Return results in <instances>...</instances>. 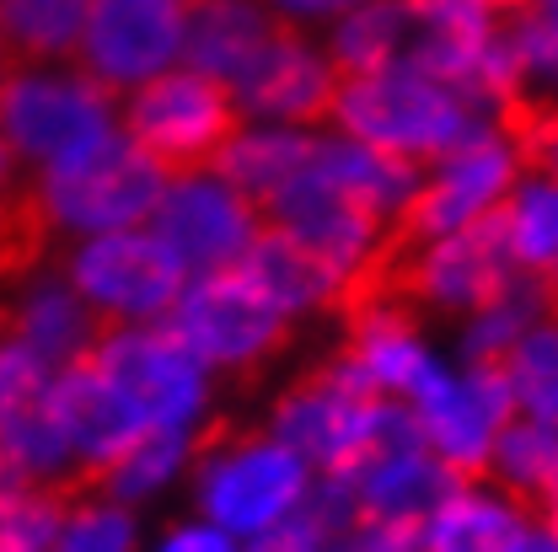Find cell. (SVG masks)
Returning a JSON list of instances; mask_svg holds the SVG:
<instances>
[{"label":"cell","instance_id":"5","mask_svg":"<svg viewBox=\"0 0 558 552\" xmlns=\"http://www.w3.org/2000/svg\"><path fill=\"white\" fill-rule=\"evenodd\" d=\"M113 124V91L81 70L11 65L0 75V139L16 161L60 167L92 150Z\"/></svg>","mask_w":558,"mask_h":552},{"label":"cell","instance_id":"4","mask_svg":"<svg viewBox=\"0 0 558 552\" xmlns=\"http://www.w3.org/2000/svg\"><path fill=\"white\" fill-rule=\"evenodd\" d=\"M199 478V504L220 531H264L306 499V462L275 434H236L231 418H215L189 445Z\"/></svg>","mask_w":558,"mask_h":552},{"label":"cell","instance_id":"21","mask_svg":"<svg viewBox=\"0 0 558 552\" xmlns=\"http://www.w3.org/2000/svg\"><path fill=\"white\" fill-rule=\"evenodd\" d=\"M231 269L247 279L264 300H275L290 322L306 317V311H317V306H328V290H333L328 274H323V263L301 242H290L284 231H275V225H264Z\"/></svg>","mask_w":558,"mask_h":552},{"label":"cell","instance_id":"25","mask_svg":"<svg viewBox=\"0 0 558 552\" xmlns=\"http://www.w3.org/2000/svg\"><path fill=\"white\" fill-rule=\"evenodd\" d=\"M189 445H194V434H189V429L145 424L119 456L92 462V473H97V499H108V504H130V499L156 493V488L189 462Z\"/></svg>","mask_w":558,"mask_h":552},{"label":"cell","instance_id":"36","mask_svg":"<svg viewBox=\"0 0 558 552\" xmlns=\"http://www.w3.org/2000/svg\"><path fill=\"white\" fill-rule=\"evenodd\" d=\"M11 161H16V156H11V145H5V139H0V183H5V177H11Z\"/></svg>","mask_w":558,"mask_h":552},{"label":"cell","instance_id":"20","mask_svg":"<svg viewBox=\"0 0 558 552\" xmlns=\"http://www.w3.org/2000/svg\"><path fill=\"white\" fill-rule=\"evenodd\" d=\"M60 220L49 214L38 172H16L0 183V300H11L22 284L49 269Z\"/></svg>","mask_w":558,"mask_h":552},{"label":"cell","instance_id":"39","mask_svg":"<svg viewBox=\"0 0 558 552\" xmlns=\"http://www.w3.org/2000/svg\"><path fill=\"white\" fill-rule=\"evenodd\" d=\"M0 333H5V300H0Z\"/></svg>","mask_w":558,"mask_h":552},{"label":"cell","instance_id":"11","mask_svg":"<svg viewBox=\"0 0 558 552\" xmlns=\"http://www.w3.org/2000/svg\"><path fill=\"white\" fill-rule=\"evenodd\" d=\"M183 279L189 269L150 231H97L70 258V290L113 322L167 317L172 300L183 295Z\"/></svg>","mask_w":558,"mask_h":552},{"label":"cell","instance_id":"19","mask_svg":"<svg viewBox=\"0 0 558 552\" xmlns=\"http://www.w3.org/2000/svg\"><path fill=\"white\" fill-rule=\"evenodd\" d=\"M54 414L65 424L70 451H75L81 467L119 456L140 429H145L135 408L92 370V359H75L65 370H54Z\"/></svg>","mask_w":558,"mask_h":552},{"label":"cell","instance_id":"2","mask_svg":"<svg viewBox=\"0 0 558 552\" xmlns=\"http://www.w3.org/2000/svg\"><path fill=\"white\" fill-rule=\"evenodd\" d=\"M521 172H526L521 139L494 119L488 130L468 135L451 150H440L424 167L414 199L398 209L387 220V231H381V253H409L418 242H435L446 231H462L473 220L499 214V205L510 199V188L521 183Z\"/></svg>","mask_w":558,"mask_h":552},{"label":"cell","instance_id":"9","mask_svg":"<svg viewBox=\"0 0 558 552\" xmlns=\"http://www.w3.org/2000/svg\"><path fill=\"white\" fill-rule=\"evenodd\" d=\"M86 359L135 408L140 424L189 429V418L205 408V365L172 328H124V322H113Z\"/></svg>","mask_w":558,"mask_h":552},{"label":"cell","instance_id":"10","mask_svg":"<svg viewBox=\"0 0 558 552\" xmlns=\"http://www.w3.org/2000/svg\"><path fill=\"white\" fill-rule=\"evenodd\" d=\"M424 445L457 473L488 478V456L515 418V397L499 365H440V376L409 403Z\"/></svg>","mask_w":558,"mask_h":552},{"label":"cell","instance_id":"14","mask_svg":"<svg viewBox=\"0 0 558 552\" xmlns=\"http://www.w3.org/2000/svg\"><path fill=\"white\" fill-rule=\"evenodd\" d=\"M242 113H264L284 124H333V91H339V70L328 65V54H317L301 33V22H284L275 44L231 81Z\"/></svg>","mask_w":558,"mask_h":552},{"label":"cell","instance_id":"12","mask_svg":"<svg viewBox=\"0 0 558 552\" xmlns=\"http://www.w3.org/2000/svg\"><path fill=\"white\" fill-rule=\"evenodd\" d=\"M183 27H189L183 0H92L75 44V70L119 97L124 86L161 75L183 54Z\"/></svg>","mask_w":558,"mask_h":552},{"label":"cell","instance_id":"27","mask_svg":"<svg viewBox=\"0 0 558 552\" xmlns=\"http://www.w3.org/2000/svg\"><path fill=\"white\" fill-rule=\"evenodd\" d=\"M499 225L510 242L515 269L543 279L558 263V177L554 172H521V183L510 188V199L499 205Z\"/></svg>","mask_w":558,"mask_h":552},{"label":"cell","instance_id":"3","mask_svg":"<svg viewBox=\"0 0 558 552\" xmlns=\"http://www.w3.org/2000/svg\"><path fill=\"white\" fill-rule=\"evenodd\" d=\"M124 135L150 156L161 177H199L215 172L220 150L242 135V102L205 70H161L130 91Z\"/></svg>","mask_w":558,"mask_h":552},{"label":"cell","instance_id":"28","mask_svg":"<svg viewBox=\"0 0 558 552\" xmlns=\"http://www.w3.org/2000/svg\"><path fill=\"white\" fill-rule=\"evenodd\" d=\"M409 38H414V16L398 0H365V5L344 11V22L333 27L328 65L339 70V75L387 70L409 54Z\"/></svg>","mask_w":558,"mask_h":552},{"label":"cell","instance_id":"18","mask_svg":"<svg viewBox=\"0 0 558 552\" xmlns=\"http://www.w3.org/2000/svg\"><path fill=\"white\" fill-rule=\"evenodd\" d=\"M284 22L290 16L264 11L258 0H199L189 11V27H183V54H189L194 70H205V75L231 86L275 44V33Z\"/></svg>","mask_w":558,"mask_h":552},{"label":"cell","instance_id":"6","mask_svg":"<svg viewBox=\"0 0 558 552\" xmlns=\"http://www.w3.org/2000/svg\"><path fill=\"white\" fill-rule=\"evenodd\" d=\"M376 408H381V392L349 365L344 354H333L317 370H306L275 403L269 434L284 440L323 478H344L365 451Z\"/></svg>","mask_w":558,"mask_h":552},{"label":"cell","instance_id":"8","mask_svg":"<svg viewBox=\"0 0 558 552\" xmlns=\"http://www.w3.org/2000/svg\"><path fill=\"white\" fill-rule=\"evenodd\" d=\"M161 328H172L194 348L199 365H220V370H258L290 344V317L275 300H264L236 269L199 274L172 300Z\"/></svg>","mask_w":558,"mask_h":552},{"label":"cell","instance_id":"1","mask_svg":"<svg viewBox=\"0 0 558 552\" xmlns=\"http://www.w3.org/2000/svg\"><path fill=\"white\" fill-rule=\"evenodd\" d=\"M333 124L349 139H365L376 150H392V156H409L418 167H429L440 150L488 130L494 113L484 102H473L468 91H457V86L409 65V60H398L387 70L339 75Z\"/></svg>","mask_w":558,"mask_h":552},{"label":"cell","instance_id":"31","mask_svg":"<svg viewBox=\"0 0 558 552\" xmlns=\"http://www.w3.org/2000/svg\"><path fill=\"white\" fill-rule=\"evenodd\" d=\"M499 124L521 139V156L532 172L558 177V97L554 102H515L510 113H499Z\"/></svg>","mask_w":558,"mask_h":552},{"label":"cell","instance_id":"30","mask_svg":"<svg viewBox=\"0 0 558 552\" xmlns=\"http://www.w3.org/2000/svg\"><path fill=\"white\" fill-rule=\"evenodd\" d=\"M60 552H130L135 548V520L124 504H108V499H86L75 504L60 526Z\"/></svg>","mask_w":558,"mask_h":552},{"label":"cell","instance_id":"24","mask_svg":"<svg viewBox=\"0 0 558 552\" xmlns=\"http://www.w3.org/2000/svg\"><path fill=\"white\" fill-rule=\"evenodd\" d=\"M488 483H499L510 499H521L526 510L558 504V429L537 418H510V429L499 434L494 456H488Z\"/></svg>","mask_w":558,"mask_h":552},{"label":"cell","instance_id":"13","mask_svg":"<svg viewBox=\"0 0 558 552\" xmlns=\"http://www.w3.org/2000/svg\"><path fill=\"white\" fill-rule=\"evenodd\" d=\"M150 236H161L189 274H220L247 253L264 220L220 177H178L150 209Z\"/></svg>","mask_w":558,"mask_h":552},{"label":"cell","instance_id":"35","mask_svg":"<svg viewBox=\"0 0 558 552\" xmlns=\"http://www.w3.org/2000/svg\"><path fill=\"white\" fill-rule=\"evenodd\" d=\"M510 552H558V537L548 531V520H526V531L510 542Z\"/></svg>","mask_w":558,"mask_h":552},{"label":"cell","instance_id":"7","mask_svg":"<svg viewBox=\"0 0 558 552\" xmlns=\"http://www.w3.org/2000/svg\"><path fill=\"white\" fill-rule=\"evenodd\" d=\"M38 183H44L49 214L75 231H130L140 220H150V209L167 194V177L150 167V156L113 130L92 150L70 156L60 167H44Z\"/></svg>","mask_w":558,"mask_h":552},{"label":"cell","instance_id":"23","mask_svg":"<svg viewBox=\"0 0 558 552\" xmlns=\"http://www.w3.org/2000/svg\"><path fill=\"white\" fill-rule=\"evenodd\" d=\"M554 311L548 284L532 274H515L488 306H478L473 317H462V365H505V354L521 344V333L532 322H543Z\"/></svg>","mask_w":558,"mask_h":552},{"label":"cell","instance_id":"17","mask_svg":"<svg viewBox=\"0 0 558 552\" xmlns=\"http://www.w3.org/2000/svg\"><path fill=\"white\" fill-rule=\"evenodd\" d=\"M532 510L488 478H462L418 526V552H510Z\"/></svg>","mask_w":558,"mask_h":552},{"label":"cell","instance_id":"15","mask_svg":"<svg viewBox=\"0 0 558 552\" xmlns=\"http://www.w3.org/2000/svg\"><path fill=\"white\" fill-rule=\"evenodd\" d=\"M108 328H113V317L92 311L70 284L33 279V284H22V290L5 300V333H0V339L27 344L49 370H65L75 359H86Z\"/></svg>","mask_w":558,"mask_h":552},{"label":"cell","instance_id":"29","mask_svg":"<svg viewBox=\"0 0 558 552\" xmlns=\"http://www.w3.org/2000/svg\"><path fill=\"white\" fill-rule=\"evenodd\" d=\"M499 370H505V381H510L515 414L558 429V306L543 322H532V328L521 333V344L505 354Z\"/></svg>","mask_w":558,"mask_h":552},{"label":"cell","instance_id":"33","mask_svg":"<svg viewBox=\"0 0 558 552\" xmlns=\"http://www.w3.org/2000/svg\"><path fill=\"white\" fill-rule=\"evenodd\" d=\"M161 552H236L231 548V531H220V526H183V531H172Z\"/></svg>","mask_w":558,"mask_h":552},{"label":"cell","instance_id":"40","mask_svg":"<svg viewBox=\"0 0 558 552\" xmlns=\"http://www.w3.org/2000/svg\"><path fill=\"white\" fill-rule=\"evenodd\" d=\"M0 75H5V70H0Z\"/></svg>","mask_w":558,"mask_h":552},{"label":"cell","instance_id":"34","mask_svg":"<svg viewBox=\"0 0 558 552\" xmlns=\"http://www.w3.org/2000/svg\"><path fill=\"white\" fill-rule=\"evenodd\" d=\"M279 16H290V22H312V16H339V11H354V5H365V0H275Z\"/></svg>","mask_w":558,"mask_h":552},{"label":"cell","instance_id":"22","mask_svg":"<svg viewBox=\"0 0 558 552\" xmlns=\"http://www.w3.org/2000/svg\"><path fill=\"white\" fill-rule=\"evenodd\" d=\"M312 156H317V139L306 135V130H258V135H236L220 150L215 177L231 183L247 205L258 209V220H264L269 199H275L284 183H295L306 172Z\"/></svg>","mask_w":558,"mask_h":552},{"label":"cell","instance_id":"37","mask_svg":"<svg viewBox=\"0 0 558 552\" xmlns=\"http://www.w3.org/2000/svg\"><path fill=\"white\" fill-rule=\"evenodd\" d=\"M543 284H548V295H554V306H558V263L548 269V274H543Z\"/></svg>","mask_w":558,"mask_h":552},{"label":"cell","instance_id":"16","mask_svg":"<svg viewBox=\"0 0 558 552\" xmlns=\"http://www.w3.org/2000/svg\"><path fill=\"white\" fill-rule=\"evenodd\" d=\"M344 483H349V493H354V510H360V515L424 526V515L462 483V478H457L424 440H414V445H398V451H381V456L360 462Z\"/></svg>","mask_w":558,"mask_h":552},{"label":"cell","instance_id":"38","mask_svg":"<svg viewBox=\"0 0 558 552\" xmlns=\"http://www.w3.org/2000/svg\"><path fill=\"white\" fill-rule=\"evenodd\" d=\"M548 531H554V537H558V504H554V510H548Z\"/></svg>","mask_w":558,"mask_h":552},{"label":"cell","instance_id":"26","mask_svg":"<svg viewBox=\"0 0 558 552\" xmlns=\"http://www.w3.org/2000/svg\"><path fill=\"white\" fill-rule=\"evenodd\" d=\"M92 0H0V33L11 65H54L75 60Z\"/></svg>","mask_w":558,"mask_h":552},{"label":"cell","instance_id":"32","mask_svg":"<svg viewBox=\"0 0 558 552\" xmlns=\"http://www.w3.org/2000/svg\"><path fill=\"white\" fill-rule=\"evenodd\" d=\"M247 552H328V537H323V520L312 515V504L301 499L290 515H279L275 526L253 531Z\"/></svg>","mask_w":558,"mask_h":552}]
</instances>
